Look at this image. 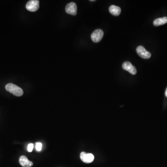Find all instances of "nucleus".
Masks as SVG:
<instances>
[{
  "instance_id": "obj_6",
  "label": "nucleus",
  "mask_w": 167,
  "mask_h": 167,
  "mask_svg": "<svg viewBox=\"0 0 167 167\" xmlns=\"http://www.w3.org/2000/svg\"><path fill=\"white\" fill-rule=\"evenodd\" d=\"M66 12L68 14L76 15L77 13V7L76 3L72 2L67 4L66 7Z\"/></svg>"
},
{
  "instance_id": "obj_2",
  "label": "nucleus",
  "mask_w": 167,
  "mask_h": 167,
  "mask_svg": "<svg viewBox=\"0 0 167 167\" xmlns=\"http://www.w3.org/2000/svg\"><path fill=\"white\" fill-rule=\"evenodd\" d=\"M39 1L38 0H31L27 3V9L30 12H35L39 8Z\"/></svg>"
},
{
  "instance_id": "obj_3",
  "label": "nucleus",
  "mask_w": 167,
  "mask_h": 167,
  "mask_svg": "<svg viewBox=\"0 0 167 167\" xmlns=\"http://www.w3.org/2000/svg\"><path fill=\"white\" fill-rule=\"evenodd\" d=\"M136 53L141 58L145 59H148L151 57V53L147 51L143 47L139 46L136 49Z\"/></svg>"
},
{
  "instance_id": "obj_8",
  "label": "nucleus",
  "mask_w": 167,
  "mask_h": 167,
  "mask_svg": "<svg viewBox=\"0 0 167 167\" xmlns=\"http://www.w3.org/2000/svg\"><path fill=\"white\" fill-rule=\"evenodd\" d=\"M19 163L23 167H31L33 166V162L30 161L27 157L22 156L19 158Z\"/></svg>"
},
{
  "instance_id": "obj_14",
  "label": "nucleus",
  "mask_w": 167,
  "mask_h": 167,
  "mask_svg": "<svg viewBox=\"0 0 167 167\" xmlns=\"http://www.w3.org/2000/svg\"><path fill=\"white\" fill-rule=\"evenodd\" d=\"M90 1L91 2H94L95 1V0H91V1Z\"/></svg>"
},
{
  "instance_id": "obj_10",
  "label": "nucleus",
  "mask_w": 167,
  "mask_h": 167,
  "mask_svg": "<svg viewBox=\"0 0 167 167\" xmlns=\"http://www.w3.org/2000/svg\"><path fill=\"white\" fill-rule=\"evenodd\" d=\"M167 23V17L157 18L153 22V24L155 26H159Z\"/></svg>"
},
{
  "instance_id": "obj_4",
  "label": "nucleus",
  "mask_w": 167,
  "mask_h": 167,
  "mask_svg": "<svg viewBox=\"0 0 167 167\" xmlns=\"http://www.w3.org/2000/svg\"><path fill=\"white\" fill-rule=\"evenodd\" d=\"M104 36V32L100 29L95 30L91 35V39L92 41L95 43L99 42Z\"/></svg>"
},
{
  "instance_id": "obj_13",
  "label": "nucleus",
  "mask_w": 167,
  "mask_h": 167,
  "mask_svg": "<svg viewBox=\"0 0 167 167\" xmlns=\"http://www.w3.org/2000/svg\"><path fill=\"white\" fill-rule=\"evenodd\" d=\"M165 96H166V97H167V88H166V91H165Z\"/></svg>"
},
{
  "instance_id": "obj_1",
  "label": "nucleus",
  "mask_w": 167,
  "mask_h": 167,
  "mask_svg": "<svg viewBox=\"0 0 167 167\" xmlns=\"http://www.w3.org/2000/svg\"><path fill=\"white\" fill-rule=\"evenodd\" d=\"M6 90L8 92L12 93L14 96L17 97H20L22 96L23 94V91L21 87H19L15 85L9 83L8 84L5 86Z\"/></svg>"
},
{
  "instance_id": "obj_9",
  "label": "nucleus",
  "mask_w": 167,
  "mask_h": 167,
  "mask_svg": "<svg viewBox=\"0 0 167 167\" xmlns=\"http://www.w3.org/2000/svg\"><path fill=\"white\" fill-rule=\"evenodd\" d=\"M109 12L114 16H118L121 13V8L115 5H111L109 8Z\"/></svg>"
},
{
  "instance_id": "obj_11",
  "label": "nucleus",
  "mask_w": 167,
  "mask_h": 167,
  "mask_svg": "<svg viewBox=\"0 0 167 167\" xmlns=\"http://www.w3.org/2000/svg\"><path fill=\"white\" fill-rule=\"evenodd\" d=\"M42 143H36V149L37 151H40L42 149Z\"/></svg>"
},
{
  "instance_id": "obj_5",
  "label": "nucleus",
  "mask_w": 167,
  "mask_h": 167,
  "mask_svg": "<svg viewBox=\"0 0 167 167\" xmlns=\"http://www.w3.org/2000/svg\"><path fill=\"white\" fill-rule=\"evenodd\" d=\"M80 159L85 163H91L94 161V156L91 153L82 152L80 153Z\"/></svg>"
},
{
  "instance_id": "obj_12",
  "label": "nucleus",
  "mask_w": 167,
  "mask_h": 167,
  "mask_svg": "<svg viewBox=\"0 0 167 167\" xmlns=\"http://www.w3.org/2000/svg\"><path fill=\"white\" fill-rule=\"evenodd\" d=\"M34 149V144L33 143H29L28 145V147H27V150L28 152H32V150Z\"/></svg>"
},
{
  "instance_id": "obj_7",
  "label": "nucleus",
  "mask_w": 167,
  "mask_h": 167,
  "mask_svg": "<svg viewBox=\"0 0 167 167\" xmlns=\"http://www.w3.org/2000/svg\"><path fill=\"white\" fill-rule=\"evenodd\" d=\"M122 67L124 70L129 72L132 75H135L137 72L136 68L129 61H125L122 65Z\"/></svg>"
}]
</instances>
